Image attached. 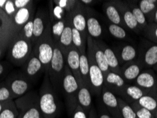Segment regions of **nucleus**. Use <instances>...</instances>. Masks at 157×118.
Wrapping results in <instances>:
<instances>
[{"label":"nucleus","mask_w":157,"mask_h":118,"mask_svg":"<svg viewBox=\"0 0 157 118\" xmlns=\"http://www.w3.org/2000/svg\"><path fill=\"white\" fill-rule=\"evenodd\" d=\"M18 110V118H43L39 105V96L36 91H29L14 100Z\"/></svg>","instance_id":"nucleus-5"},{"label":"nucleus","mask_w":157,"mask_h":118,"mask_svg":"<svg viewBox=\"0 0 157 118\" xmlns=\"http://www.w3.org/2000/svg\"><path fill=\"white\" fill-rule=\"evenodd\" d=\"M23 73L24 77L26 78L30 82L36 80L38 76L44 73L42 64L33 52L29 59L23 66Z\"/></svg>","instance_id":"nucleus-16"},{"label":"nucleus","mask_w":157,"mask_h":118,"mask_svg":"<svg viewBox=\"0 0 157 118\" xmlns=\"http://www.w3.org/2000/svg\"><path fill=\"white\" fill-rule=\"evenodd\" d=\"M115 2H116L120 11H121L124 24L128 30H131L137 34L142 33L137 21H136L135 17L130 10L128 1H121V0L117 1V0H115Z\"/></svg>","instance_id":"nucleus-18"},{"label":"nucleus","mask_w":157,"mask_h":118,"mask_svg":"<svg viewBox=\"0 0 157 118\" xmlns=\"http://www.w3.org/2000/svg\"><path fill=\"white\" fill-rule=\"evenodd\" d=\"M138 48L137 61L143 69H152L157 64V44L147 39L141 41Z\"/></svg>","instance_id":"nucleus-8"},{"label":"nucleus","mask_w":157,"mask_h":118,"mask_svg":"<svg viewBox=\"0 0 157 118\" xmlns=\"http://www.w3.org/2000/svg\"><path fill=\"white\" fill-rule=\"evenodd\" d=\"M96 41L98 44L99 47L101 48V49L103 50V53H104L110 71L120 74V72H121V65H120L119 62L117 60L113 49L109 47L107 44L102 40H96Z\"/></svg>","instance_id":"nucleus-26"},{"label":"nucleus","mask_w":157,"mask_h":118,"mask_svg":"<svg viewBox=\"0 0 157 118\" xmlns=\"http://www.w3.org/2000/svg\"><path fill=\"white\" fill-rule=\"evenodd\" d=\"M87 43L89 44V45L91 46L92 52H93L94 59H95L97 65L100 68L104 76H106L110 72V69L109 67H108L107 61H106L105 59V56L103 52V50L99 47L96 40L93 39L91 37L89 36H88L87 38Z\"/></svg>","instance_id":"nucleus-23"},{"label":"nucleus","mask_w":157,"mask_h":118,"mask_svg":"<svg viewBox=\"0 0 157 118\" xmlns=\"http://www.w3.org/2000/svg\"><path fill=\"white\" fill-rule=\"evenodd\" d=\"M50 23L48 9L40 7L36 11L33 20V38L32 40L33 48L37 40L45 33L46 29Z\"/></svg>","instance_id":"nucleus-11"},{"label":"nucleus","mask_w":157,"mask_h":118,"mask_svg":"<svg viewBox=\"0 0 157 118\" xmlns=\"http://www.w3.org/2000/svg\"><path fill=\"white\" fill-rule=\"evenodd\" d=\"M55 43L51 32V24L48 25L45 33L37 40L33 48V52L42 64L44 74L47 73L51 62Z\"/></svg>","instance_id":"nucleus-3"},{"label":"nucleus","mask_w":157,"mask_h":118,"mask_svg":"<svg viewBox=\"0 0 157 118\" xmlns=\"http://www.w3.org/2000/svg\"><path fill=\"white\" fill-rule=\"evenodd\" d=\"M62 91H63L64 97H65V103L68 115L71 117L78 105L77 95L78 84L67 64H65V68H64Z\"/></svg>","instance_id":"nucleus-6"},{"label":"nucleus","mask_w":157,"mask_h":118,"mask_svg":"<svg viewBox=\"0 0 157 118\" xmlns=\"http://www.w3.org/2000/svg\"><path fill=\"white\" fill-rule=\"evenodd\" d=\"M63 52V51H62ZM65 64L78 82V86L84 84L80 75L79 71V57L80 54L75 46L63 52Z\"/></svg>","instance_id":"nucleus-14"},{"label":"nucleus","mask_w":157,"mask_h":118,"mask_svg":"<svg viewBox=\"0 0 157 118\" xmlns=\"http://www.w3.org/2000/svg\"><path fill=\"white\" fill-rule=\"evenodd\" d=\"M89 118H98V114H97V111L94 106H92L91 110H90L89 114Z\"/></svg>","instance_id":"nucleus-46"},{"label":"nucleus","mask_w":157,"mask_h":118,"mask_svg":"<svg viewBox=\"0 0 157 118\" xmlns=\"http://www.w3.org/2000/svg\"><path fill=\"white\" fill-rule=\"evenodd\" d=\"M70 17L72 26L82 34L83 38L87 40L88 33L86 29V6L81 1H78L75 9L70 13Z\"/></svg>","instance_id":"nucleus-12"},{"label":"nucleus","mask_w":157,"mask_h":118,"mask_svg":"<svg viewBox=\"0 0 157 118\" xmlns=\"http://www.w3.org/2000/svg\"><path fill=\"white\" fill-rule=\"evenodd\" d=\"M31 2V0H13L15 7L17 8V10L29 6Z\"/></svg>","instance_id":"nucleus-45"},{"label":"nucleus","mask_w":157,"mask_h":118,"mask_svg":"<svg viewBox=\"0 0 157 118\" xmlns=\"http://www.w3.org/2000/svg\"><path fill=\"white\" fill-rule=\"evenodd\" d=\"M79 71L80 75L84 85L90 89L89 82V64L86 52L79 53Z\"/></svg>","instance_id":"nucleus-31"},{"label":"nucleus","mask_w":157,"mask_h":118,"mask_svg":"<svg viewBox=\"0 0 157 118\" xmlns=\"http://www.w3.org/2000/svg\"></svg>","instance_id":"nucleus-55"},{"label":"nucleus","mask_w":157,"mask_h":118,"mask_svg":"<svg viewBox=\"0 0 157 118\" xmlns=\"http://www.w3.org/2000/svg\"><path fill=\"white\" fill-rule=\"evenodd\" d=\"M154 115H155V118H157V108H156V110L155 113H154Z\"/></svg>","instance_id":"nucleus-53"},{"label":"nucleus","mask_w":157,"mask_h":118,"mask_svg":"<svg viewBox=\"0 0 157 118\" xmlns=\"http://www.w3.org/2000/svg\"><path fill=\"white\" fill-rule=\"evenodd\" d=\"M133 84L137 85L150 95H157V75L152 69H144Z\"/></svg>","instance_id":"nucleus-10"},{"label":"nucleus","mask_w":157,"mask_h":118,"mask_svg":"<svg viewBox=\"0 0 157 118\" xmlns=\"http://www.w3.org/2000/svg\"><path fill=\"white\" fill-rule=\"evenodd\" d=\"M103 10L108 21L111 24L120 25L124 29L128 30L124 24L121 11L117 7L115 0L106 1L103 4Z\"/></svg>","instance_id":"nucleus-21"},{"label":"nucleus","mask_w":157,"mask_h":118,"mask_svg":"<svg viewBox=\"0 0 157 118\" xmlns=\"http://www.w3.org/2000/svg\"><path fill=\"white\" fill-rule=\"evenodd\" d=\"M108 30L110 34L115 38L121 40H129L127 30L124 29V28L120 26V25L111 24V23L109 22L108 24Z\"/></svg>","instance_id":"nucleus-35"},{"label":"nucleus","mask_w":157,"mask_h":118,"mask_svg":"<svg viewBox=\"0 0 157 118\" xmlns=\"http://www.w3.org/2000/svg\"><path fill=\"white\" fill-rule=\"evenodd\" d=\"M55 4L70 13L75 9L78 3L77 0H53Z\"/></svg>","instance_id":"nucleus-40"},{"label":"nucleus","mask_w":157,"mask_h":118,"mask_svg":"<svg viewBox=\"0 0 157 118\" xmlns=\"http://www.w3.org/2000/svg\"><path fill=\"white\" fill-rule=\"evenodd\" d=\"M2 9L11 20H12V18L14 17L15 13H17V11H18L17 8L15 7L14 3H13V0H6V4H4V7Z\"/></svg>","instance_id":"nucleus-42"},{"label":"nucleus","mask_w":157,"mask_h":118,"mask_svg":"<svg viewBox=\"0 0 157 118\" xmlns=\"http://www.w3.org/2000/svg\"><path fill=\"white\" fill-rule=\"evenodd\" d=\"M14 101V98L6 83L0 84V103Z\"/></svg>","instance_id":"nucleus-41"},{"label":"nucleus","mask_w":157,"mask_h":118,"mask_svg":"<svg viewBox=\"0 0 157 118\" xmlns=\"http://www.w3.org/2000/svg\"><path fill=\"white\" fill-rule=\"evenodd\" d=\"M136 102L154 114L155 113L157 108V95H145Z\"/></svg>","instance_id":"nucleus-32"},{"label":"nucleus","mask_w":157,"mask_h":118,"mask_svg":"<svg viewBox=\"0 0 157 118\" xmlns=\"http://www.w3.org/2000/svg\"><path fill=\"white\" fill-rule=\"evenodd\" d=\"M128 2L132 13L134 17H135L138 25H139L141 31L142 33L143 30L148 25L147 18L144 13H142V11L140 10L139 6H138L137 1H128Z\"/></svg>","instance_id":"nucleus-30"},{"label":"nucleus","mask_w":157,"mask_h":118,"mask_svg":"<svg viewBox=\"0 0 157 118\" xmlns=\"http://www.w3.org/2000/svg\"><path fill=\"white\" fill-rule=\"evenodd\" d=\"M126 84V82L118 74L110 71L107 75L104 76L103 87L113 92L117 96Z\"/></svg>","instance_id":"nucleus-25"},{"label":"nucleus","mask_w":157,"mask_h":118,"mask_svg":"<svg viewBox=\"0 0 157 118\" xmlns=\"http://www.w3.org/2000/svg\"><path fill=\"white\" fill-rule=\"evenodd\" d=\"M71 117V118H89V115L80 105H77Z\"/></svg>","instance_id":"nucleus-43"},{"label":"nucleus","mask_w":157,"mask_h":118,"mask_svg":"<svg viewBox=\"0 0 157 118\" xmlns=\"http://www.w3.org/2000/svg\"><path fill=\"white\" fill-rule=\"evenodd\" d=\"M152 69H153V70L155 71V73L156 74V75H157V64L156 66H154L153 68H152Z\"/></svg>","instance_id":"nucleus-52"},{"label":"nucleus","mask_w":157,"mask_h":118,"mask_svg":"<svg viewBox=\"0 0 157 118\" xmlns=\"http://www.w3.org/2000/svg\"><path fill=\"white\" fill-rule=\"evenodd\" d=\"M142 34L145 39L157 44V24H148L147 27L143 30Z\"/></svg>","instance_id":"nucleus-38"},{"label":"nucleus","mask_w":157,"mask_h":118,"mask_svg":"<svg viewBox=\"0 0 157 118\" xmlns=\"http://www.w3.org/2000/svg\"><path fill=\"white\" fill-rule=\"evenodd\" d=\"M113 49L121 67L129 62L137 60L138 48L131 44L122 43L116 47H114Z\"/></svg>","instance_id":"nucleus-15"},{"label":"nucleus","mask_w":157,"mask_h":118,"mask_svg":"<svg viewBox=\"0 0 157 118\" xmlns=\"http://www.w3.org/2000/svg\"><path fill=\"white\" fill-rule=\"evenodd\" d=\"M143 69H144L137 60L121 66L120 75L124 80L126 84H133Z\"/></svg>","instance_id":"nucleus-24"},{"label":"nucleus","mask_w":157,"mask_h":118,"mask_svg":"<svg viewBox=\"0 0 157 118\" xmlns=\"http://www.w3.org/2000/svg\"><path fill=\"white\" fill-rule=\"evenodd\" d=\"M118 103L122 118H138L130 104L126 103L125 101L122 100V98H119V97Z\"/></svg>","instance_id":"nucleus-36"},{"label":"nucleus","mask_w":157,"mask_h":118,"mask_svg":"<svg viewBox=\"0 0 157 118\" xmlns=\"http://www.w3.org/2000/svg\"><path fill=\"white\" fill-rule=\"evenodd\" d=\"M113 118H114V117H113Z\"/></svg>","instance_id":"nucleus-54"},{"label":"nucleus","mask_w":157,"mask_h":118,"mask_svg":"<svg viewBox=\"0 0 157 118\" xmlns=\"http://www.w3.org/2000/svg\"><path fill=\"white\" fill-rule=\"evenodd\" d=\"M91 92L90 89L84 84L78 86L77 95V104L83 108L88 115L89 114L92 106Z\"/></svg>","instance_id":"nucleus-27"},{"label":"nucleus","mask_w":157,"mask_h":118,"mask_svg":"<svg viewBox=\"0 0 157 118\" xmlns=\"http://www.w3.org/2000/svg\"><path fill=\"white\" fill-rule=\"evenodd\" d=\"M137 5L149 24L154 11L157 9V0H140L137 1Z\"/></svg>","instance_id":"nucleus-29"},{"label":"nucleus","mask_w":157,"mask_h":118,"mask_svg":"<svg viewBox=\"0 0 157 118\" xmlns=\"http://www.w3.org/2000/svg\"><path fill=\"white\" fill-rule=\"evenodd\" d=\"M103 105L114 118H122L118 103V97L103 87L101 93Z\"/></svg>","instance_id":"nucleus-19"},{"label":"nucleus","mask_w":157,"mask_h":118,"mask_svg":"<svg viewBox=\"0 0 157 118\" xmlns=\"http://www.w3.org/2000/svg\"><path fill=\"white\" fill-rule=\"evenodd\" d=\"M97 114H98V118H113L112 115L108 112L103 105L99 106Z\"/></svg>","instance_id":"nucleus-44"},{"label":"nucleus","mask_w":157,"mask_h":118,"mask_svg":"<svg viewBox=\"0 0 157 118\" xmlns=\"http://www.w3.org/2000/svg\"><path fill=\"white\" fill-rule=\"evenodd\" d=\"M17 35L12 21L0 9V45L7 50L9 43Z\"/></svg>","instance_id":"nucleus-9"},{"label":"nucleus","mask_w":157,"mask_h":118,"mask_svg":"<svg viewBox=\"0 0 157 118\" xmlns=\"http://www.w3.org/2000/svg\"><path fill=\"white\" fill-rule=\"evenodd\" d=\"M6 49H5V48H3V47H2V46L0 45V59H1L2 57L3 56L4 51H6Z\"/></svg>","instance_id":"nucleus-50"},{"label":"nucleus","mask_w":157,"mask_h":118,"mask_svg":"<svg viewBox=\"0 0 157 118\" xmlns=\"http://www.w3.org/2000/svg\"><path fill=\"white\" fill-rule=\"evenodd\" d=\"M65 64V59L60 46L58 43H55L52 57L47 73L55 91H62Z\"/></svg>","instance_id":"nucleus-4"},{"label":"nucleus","mask_w":157,"mask_h":118,"mask_svg":"<svg viewBox=\"0 0 157 118\" xmlns=\"http://www.w3.org/2000/svg\"><path fill=\"white\" fill-rule=\"evenodd\" d=\"M86 54L89 64L90 91L92 94L100 96L104 84V75L96 63L91 46L88 43Z\"/></svg>","instance_id":"nucleus-7"},{"label":"nucleus","mask_w":157,"mask_h":118,"mask_svg":"<svg viewBox=\"0 0 157 118\" xmlns=\"http://www.w3.org/2000/svg\"><path fill=\"white\" fill-rule=\"evenodd\" d=\"M8 57L11 63L17 67L24 66L33 52V45L30 40L16 36L9 43Z\"/></svg>","instance_id":"nucleus-2"},{"label":"nucleus","mask_w":157,"mask_h":118,"mask_svg":"<svg viewBox=\"0 0 157 118\" xmlns=\"http://www.w3.org/2000/svg\"><path fill=\"white\" fill-rule=\"evenodd\" d=\"M72 27L70 13H69L65 26H64V29L62 31L58 43L63 52L74 46L72 43Z\"/></svg>","instance_id":"nucleus-28"},{"label":"nucleus","mask_w":157,"mask_h":118,"mask_svg":"<svg viewBox=\"0 0 157 118\" xmlns=\"http://www.w3.org/2000/svg\"><path fill=\"white\" fill-rule=\"evenodd\" d=\"M50 83L48 73L45 74L39 91V105L43 118H57L60 113V103Z\"/></svg>","instance_id":"nucleus-1"},{"label":"nucleus","mask_w":157,"mask_h":118,"mask_svg":"<svg viewBox=\"0 0 157 118\" xmlns=\"http://www.w3.org/2000/svg\"><path fill=\"white\" fill-rule=\"evenodd\" d=\"M5 70H6L5 65H4V64L0 63V76H2V75L4 73Z\"/></svg>","instance_id":"nucleus-49"},{"label":"nucleus","mask_w":157,"mask_h":118,"mask_svg":"<svg viewBox=\"0 0 157 118\" xmlns=\"http://www.w3.org/2000/svg\"><path fill=\"white\" fill-rule=\"evenodd\" d=\"M149 24H157V9L156 11H154L153 16H152L151 21H150Z\"/></svg>","instance_id":"nucleus-48"},{"label":"nucleus","mask_w":157,"mask_h":118,"mask_svg":"<svg viewBox=\"0 0 157 118\" xmlns=\"http://www.w3.org/2000/svg\"><path fill=\"white\" fill-rule=\"evenodd\" d=\"M72 43L79 53L86 52L87 40L83 38L79 32L72 27Z\"/></svg>","instance_id":"nucleus-33"},{"label":"nucleus","mask_w":157,"mask_h":118,"mask_svg":"<svg viewBox=\"0 0 157 118\" xmlns=\"http://www.w3.org/2000/svg\"><path fill=\"white\" fill-rule=\"evenodd\" d=\"M35 13L36 8L34 6L33 1H32L31 3L26 7L18 9L11 20L16 31L17 32V34H18L24 25L35 15Z\"/></svg>","instance_id":"nucleus-20"},{"label":"nucleus","mask_w":157,"mask_h":118,"mask_svg":"<svg viewBox=\"0 0 157 118\" xmlns=\"http://www.w3.org/2000/svg\"><path fill=\"white\" fill-rule=\"evenodd\" d=\"M35 15L28 21L26 24L24 25V27L21 29L18 35H19L21 37L25 39H27L32 42L33 38V20Z\"/></svg>","instance_id":"nucleus-37"},{"label":"nucleus","mask_w":157,"mask_h":118,"mask_svg":"<svg viewBox=\"0 0 157 118\" xmlns=\"http://www.w3.org/2000/svg\"><path fill=\"white\" fill-rule=\"evenodd\" d=\"M6 83L10 89L14 100L24 96L28 92H29V90L31 89V82L24 76L17 74L10 76Z\"/></svg>","instance_id":"nucleus-13"},{"label":"nucleus","mask_w":157,"mask_h":118,"mask_svg":"<svg viewBox=\"0 0 157 118\" xmlns=\"http://www.w3.org/2000/svg\"><path fill=\"white\" fill-rule=\"evenodd\" d=\"M81 2L84 4L85 6H87V7H91L92 4H95L96 1H94V0H82Z\"/></svg>","instance_id":"nucleus-47"},{"label":"nucleus","mask_w":157,"mask_h":118,"mask_svg":"<svg viewBox=\"0 0 157 118\" xmlns=\"http://www.w3.org/2000/svg\"><path fill=\"white\" fill-rule=\"evenodd\" d=\"M6 103H0V113H1L2 109H3L4 105H5Z\"/></svg>","instance_id":"nucleus-51"},{"label":"nucleus","mask_w":157,"mask_h":118,"mask_svg":"<svg viewBox=\"0 0 157 118\" xmlns=\"http://www.w3.org/2000/svg\"><path fill=\"white\" fill-rule=\"evenodd\" d=\"M130 105L138 118H155V115L153 112L140 106L137 102L130 104Z\"/></svg>","instance_id":"nucleus-39"},{"label":"nucleus","mask_w":157,"mask_h":118,"mask_svg":"<svg viewBox=\"0 0 157 118\" xmlns=\"http://www.w3.org/2000/svg\"><path fill=\"white\" fill-rule=\"evenodd\" d=\"M86 13L88 36L95 40H98L103 33L102 25L96 17L95 11L93 9L86 6Z\"/></svg>","instance_id":"nucleus-17"},{"label":"nucleus","mask_w":157,"mask_h":118,"mask_svg":"<svg viewBox=\"0 0 157 118\" xmlns=\"http://www.w3.org/2000/svg\"><path fill=\"white\" fill-rule=\"evenodd\" d=\"M145 95H150L144 90L135 84H127L120 92L117 97L122 98L128 104H132L137 101Z\"/></svg>","instance_id":"nucleus-22"},{"label":"nucleus","mask_w":157,"mask_h":118,"mask_svg":"<svg viewBox=\"0 0 157 118\" xmlns=\"http://www.w3.org/2000/svg\"><path fill=\"white\" fill-rule=\"evenodd\" d=\"M19 113L14 101L6 102L0 113V118H18Z\"/></svg>","instance_id":"nucleus-34"}]
</instances>
